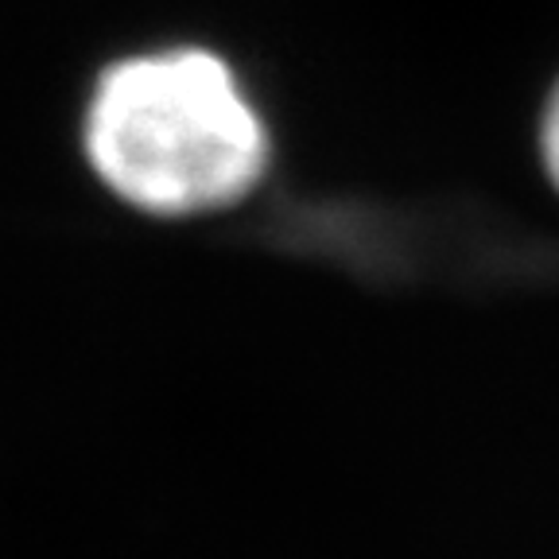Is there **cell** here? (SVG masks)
Here are the masks:
<instances>
[{
  "label": "cell",
  "mask_w": 559,
  "mask_h": 559,
  "mask_svg": "<svg viewBox=\"0 0 559 559\" xmlns=\"http://www.w3.org/2000/svg\"><path fill=\"white\" fill-rule=\"evenodd\" d=\"M82 148L105 191L152 218L234 206L272 159L269 124L237 70L194 44L109 62L86 97Z\"/></svg>",
  "instance_id": "6da1fadb"
},
{
  "label": "cell",
  "mask_w": 559,
  "mask_h": 559,
  "mask_svg": "<svg viewBox=\"0 0 559 559\" xmlns=\"http://www.w3.org/2000/svg\"><path fill=\"white\" fill-rule=\"evenodd\" d=\"M540 152H544V167H548L551 183L559 187V86L551 90L548 109H544V121H540Z\"/></svg>",
  "instance_id": "7a4b0ae2"
}]
</instances>
